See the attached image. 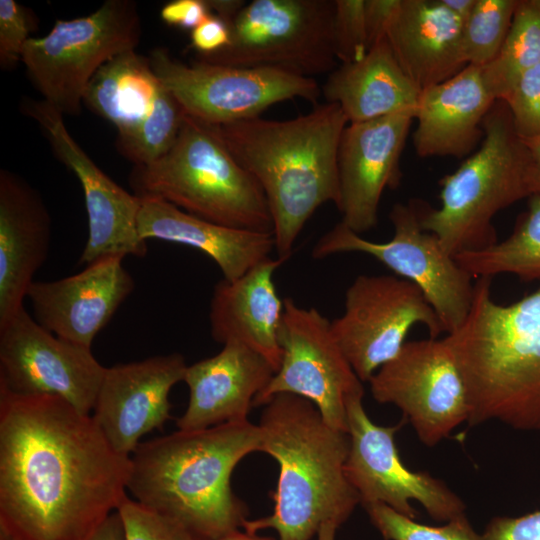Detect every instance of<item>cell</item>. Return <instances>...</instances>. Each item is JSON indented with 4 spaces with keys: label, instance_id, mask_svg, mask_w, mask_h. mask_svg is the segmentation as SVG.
Segmentation results:
<instances>
[{
    "label": "cell",
    "instance_id": "obj_1",
    "mask_svg": "<svg viewBox=\"0 0 540 540\" xmlns=\"http://www.w3.org/2000/svg\"><path fill=\"white\" fill-rule=\"evenodd\" d=\"M130 457L91 415L0 388V528L16 540H85L127 497Z\"/></svg>",
    "mask_w": 540,
    "mask_h": 540
},
{
    "label": "cell",
    "instance_id": "obj_2",
    "mask_svg": "<svg viewBox=\"0 0 540 540\" xmlns=\"http://www.w3.org/2000/svg\"><path fill=\"white\" fill-rule=\"evenodd\" d=\"M259 450V426L248 419L178 430L138 445L130 456L127 491L195 540H213L247 520L248 509L233 493L231 475L244 457Z\"/></svg>",
    "mask_w": 540,
    "mask_h": 540
},
{
    "label": "cell",
    "instance_id": "obj_3",
    "mask_svg": "<svg viewBox=\"0 0 540 540\" xmlns=\"http://www.w3.org/2000/svg\"><path fill=\"white\" fill-rule=\"evenodd\" d=\"M347 125L339 105L330 102L289 120L259 116L213 125L265 194L278 257H290L299 234L321 205H336L337 155Z\"/></svg>",
    "mask_w": 540,
    "mask_h": 540
},
{
    "label": "cell",
    "instance_id": "obj_4",
    "mask_svg": "<svg viewBox=\"0 0 540 540\" xmlns=\"http://www.w3.org/2000/svg\"><path fill=\"white\" fill-rule=\"evenodd\" d=\"M264 406L259 451L279 464L274 508L242 528L251 534L273 529L278 540H311L326 522L340 527L360 503L345 474L348 433L328 425L311 401L294 394H276Z\"/></svg>",
    "mask_w": 540,
    "mask_h": 540
},
{
    "label": "cell",
    "instance_id": "obj_5",
    "mask_svg": "<svg viewBox=\"0 0 540 540\" xmlns=\"http://www.w3.org/2000/svg\"><path fill=\"white\" fill-rule=\"evenodd\" d=\"M477 278L463 323L444 337L463 379L471 426L540 431V289L509 305Z\"/></svg>",
    "mask_w": 540,
    "mask_h": 540
},
{
    "label": "cell",
    "instance_id": "obj_6",
    "mask_svg": "<svg viewBox=\"0 0 540 540\" xmlns=\"http://www.w3.org/2000/svg\"><path fill=\"white\" fill-rule=\"evenodd\" d=\"M129 182L139 197L164 199L213 223L273 231L269 206L256 179L231 154L213 125L186 113L170 150L153 163L134 166Z\"/></svg>",
    "mask_w": 540,
    "mask_h": 540
},
{
    "label": "cell",
    "instance_id": "obj_7",
    "mask_svg": "<svg viewBox=\"0 0 540 540\" xmlns=\"http://www.w3.org/2000/svg\"><path fill=\"white\" fill-rule=\"evenodd\" d=\"M482 128L479 149L440 179L441 206L421 208L422 229L436 235L452 256L497 243L493 217L530 196L527 151L504 101L494 103Z\"/></svg>",
    "mask_w": 540,
    "mask_h": 540
},
{
    "label": "cell",
    "instance_id": "obj_8",
    "mask_svg": "<svg viewBox=\"0 0 540 540\" xmlns=\"http://www.w3.org/2000/svg\"><path fill=\"white\" fill-rule=\"evenodd\" d=\"M141 17L132 0H107L87 16L56 20L43 37H31L21 62L43 100L63 115L78 116L86 87L113 57L135 50Z\"/></svg>",
    "mask_w": 540,
    "mask_h": 540
},
{
    "label": "cell",
    "instance_id": "obj_9",
    "mask_svg": "<svg viewBox=\"0 0 540 540\" xmlns=\"http://www.w3.org/2000/svg\"><path fill=\"white\" fill-rule=\"evenodd\" d=\"M334 0H253L227 22L230 44L198 60L300 76L332 72Z\"/></svg>",
    "mask_w": 540,
    "mask_h": 540
},
{
    "label": "cell",
    "instance_id": "obj_10",
    "mask_svg": "<svg viewBox=\"0 0 540 540\" xmlns=\"http://www.w3.org/2000/svg\"><path fill=\"white\" fill-rule=\"evenodd\" d=\"M422 204L396 203L389 214L394 235L387 242L362 238L342 222L316 242V259L347 252L367 254L385 265L396 276L420 288L442 322L445 332L456 330L471 307L472 276L455 261L433 233L420 224Z\"/></svg>",
    "mask_w": 540,
    "mask_h": 540
},
{
    "label": "cell",
    "instance_id": "obj_11",
    "mask_svg": "<svg viewBox=\"0 0 540 540\" xmlns=\"http://www.w3.org/2000/svg\"><path fill=\"white\" fill-rule=\"evenodd\" d=\"M162 85L189 116L209 125H222L259 117L270 106L301 98L317 104L321 87L314 78L268 68L190 64L165 48L149 56Z\"/></svg>",
    "mask_w": 540,
    "mask_h": 540
},
{
    "label": "cell",
    "instance_id": "obj_12",
    "mask_svg": "<svg viewBox=\"0 0 540 540\" xmlns=\"http://www.w3.org/2000/svg\"><path fill=\"white\" fill-rule=\"evenodd\" d=\"M278 333L282 361L254 407L276 394H294L311 401L331 427L347 433L350 402L364 395L362 381L339 347L331 321L315 308L283 300Z\"/></svg>",
    "mask_w": 540,
    "mask_h": 540
},
{
    "label": "cell",
    "instance_id": "obj_13",
    "mask_svg": "<svg viewBox=\"0 0 540 540\" xmlns=\"http://www.w3.org/2000/svg\"><path fill=\"white\" fill-rule=\"evenodd\" d=\"M423 324L430 338L445 332L423 292L396 275H359L345 293V309L332 333L358 378L369 381L405 344L410 328Z\"/></svg>",
    "mask_w": 540,
    "mask_h": 540
},
{
    "label": "cell",
    "instance_id": "obj_14",
    "mask_svg": "<svg viewBox=\"0 0 540 540\" xmlns=\"http://www.w3.org/2000/svg\"><path fill=\"white\" fill-rule=\"evenodd\" d=\"M363 396L347 410L349 451L345 474L364 506L381 503L415 519L413 502L430 517L448 522L465 515V503L444 481L405 466L395 443L404 419L394 426L375 424L366 413Z\"/></svg>",
    "mask_w": 540,
    "mask_h": 540
},
{
    "label": "cell",
    "instance_id": "obj_15",
    "mask_svg": "<svg viewBox=\"0 0 540 540\" xmlns=\"http://www.w3.org/2000/svg\"><path fill=\"white\" fill-rule=\"evenodd\" d=\"M368 382L374 400L398 407L428 447L468 423L465 385L443 338L405 342Z\"/></svg>",
    "mask_w": 540,
    "mask_h": 540
},
{
    "label": "cell",
    "instance_id": "obj_16",
    "mask_svg": "<svg viewBox=\"0 0 540 540\" xmlns=\"http://www.w3.org/2000/svg\"><path fill=\"white\" fill-rule=\"evenodd\" d=\"M106 367L91 348L43 328L23 306L0 326V388L59 397L91 415Z\"/></svg>",
    "mask_w": 540,
    "mask_h": 540
},
{
    "label": "cell",
    "instance_id": "obj_17",
    "mask_svg": "<svg viewBox=\"0 0 540 540\" xmlns=\"http://www.w3.org/2000/svg\"><path fill=\"white\" fill-rule=\"evenodd\" d=\"M21 110L38 123L57 158L79 180L88 215V239L79 264L108 256L144 257L147 244L138 232L141 197L104 173L71 136L64 115L46 101L26 98Z\"/></svg>",
    "mask_w": 540,
    "mask_h": 540
},
{
    "label": "cell",
    "instance_id": "obj_18",
    "mask_svg": "<svg viewBox=\"0 0 540 540\" xmlns=\"http://www.w3.org/2000/svg\"><path fill=\"white\" fill-rule=\"evenodd\" d=\"M415 110L348 123L338 148L339 198L342 222L357 234L374 228L386 188L401 181L400 158Z\"/></svg>",
    "mask_w": 540,
    "mask_h": 540
},
{
    "label": "cell",
    "instance_id": "obj_19",
    "mask_svg": "<svg viewBox=\"0 0 540 540\" xmlns=\"http://www.w3.org/2000/svg\"><path fill=\"white\" fill-rule=\"evenodd\" d=\"M187 366L171 353L106 368L91 416L118 453L130 457L143 435L170 418L169 392Z\"/></svg>",
    "mask_w": 540,
    "mask_h": 540
},
{
    "label": "cell",
    "instance_id": "obj_20",
    "mask_svg": "<svg viewBox=\"0 0 540 540\" xmlns=\"http://www.w3.org/2000/svg\"><path fill=\"white\" fill-rule=\"evenodd\" d=\"M123 257L108 256L56 281H33L27 291L34 319L46 330L91 348L95 336L132 293Z\"/></svg>",
    "mask_w": 540,
    "mask_h": 540
},
{
    "label": "cell",
    "instance_id": "obj_21",
    "mask_svg": "<svg viewBox=\"0 0 540 540\" xmlns=\"http://www.w3.org/2000/svg\"><path fill=\"white\" fill-rule=\"evenodd\" d=\"M51 217L26 180L0 171V326L24 305L33 277L46 261Z\"/></svg>",
    "mask_w": 540,
    "mask_h": 540
},
{
    "label": "cell",
    "instance_id": "obj_22",
    "mask_svg": "<svg viewBox=\"0 0 540 540\" xmlns=\"http://www.w3.org/2000/svg\"><path fill=\"white\" fill-rule=\"evenodd\" d=\"M275 373L259 353L240 343L223 345L209 358L187 366L188 405L177 420L179 430L205 429L247 420L254 400Z\"/></svg>",
    "mask_w": 540,
    "mask_h": 540
},
{
    "label": "cell",
    "instance_id": "obj_23",
    "mask_svg": "<svg viewBox=\"0 0 540 540\" xmlns=\"http://www.w3.org/2000/svg\"><path fill=\"white\" fill-rule=\"evenodd\" d=\"M496 101L483 68L470 64L423 89L414 113L415 152L423 158L468 156L483 139V120Z\"/></svg>",
    "mask_w": 540,
    "mask_h": 540
},
{
    "label": "cell",
    "instance_id": "obj_24",
    "mask_svg": "<svg viewBox=\"0 0 540 540\" xmlns=\"http://www.w3.org/2000/svg\"><path fill=\"white\" fill-rule=\"evenodd\" d=\"M286 260L270 257L234 281L220 280L214 286L209 310L211 336L216 342L249 347L275 372L282 361L278 333L284 302L273 276Z\"/></svg>",
    "mask_w": 540,
    "mask_h": 540
},
{
    "label": "cell",
    "instance_id": "obj_25",
    "mask_svg": "<svg viewBox=\"0 0 540 540\" xmlns=\"http://www.w3.org/2000/svg\"><path fill=\"white\" fill-rule=\"evenodd\" d=\"M463 26L441 0H400L386 39L404 73L422 91L468 65Z\"/></svg>",
    "mask_w": 540,
    "mask_h": 540
},
{
    "label": "cell",
    "instance_id": "obj_26",
    "mask_svg": "<svg viewBox=\"0 0 540 540\" xmlns=\"http://www.w3.org/2000/svg\"><path fill=\"white\" fill-rule=\"evenodd\" d=\"M137 227L145 241L159 239L200 250L218 265L228 281L270 258L275 249L272 232L213 223L158 197H141Z\"/></svg>",
    "mask_w": 540,
    "mask_h": 540
},
{
    "label": "cell",
    "instance_id": "obj_27",
    "mask_svg": "<svg viewBox=\"0 0 540 540\" xmlns=\"http://www.w3.org/2000/svg\"><path fill=\"white\" fill-rule=\"evenodd\" d=\"M420 92L400 67L387 39L361 59L335 68L321 87L326 102L338 104L348 123L415 110Z\"/></svg>",
    "mask_w": 540,
    "mask_h": 540
},
{
    "label": "cell",
    "instance_id": "obj_28",
    "mask_svg": "<svg viewBox=\"0 0 540 540\" xmlns=\"http://www.w3.org/2000/svg\"><path fill=\"white\" fill-rule=\"evenodd\" d=\"M161 88L149 57L129 50L97 70L86 87L83 105L114 125L118 135L125 134L150 113Z\"/></svg>",
    "mask_w": 540,
    "mask_h": 540
},
{
    "label": "cell",
    "instance_id": "obj_29",
    "mask_svg": "<svg viewBox=\"0 0 540 540\" xmlns=\"http://www.w3.org/2000/svg\"><path fill=\"white\" fill-rule=\"evenodd\" d=\"M454 259L472 277L508 273L525 281H540V194L529 196L528 209L508 238L457 254Z\"/></svg>",
    "mask_w": 540,
    "mask_h": 540
},
{
    "label": "cell",
    "instance_id": "obj_30",
    "mask_svg": "<svg viewBox=\"0 0 540 540\" xmlns=\"http://www.w3.org/2000/svg\"><path fill=\"white\" fill-rule=\"evenodd\" d=\"M539 64L540 15L520 1L499 53L482 67L484 77L496 100H503L518 78Z\"/></svg>",
    "mask_w": 540,
    "mask_h": 540
},
{
    "label": "cell",
    "instance_id": "obj_31",
    "mask_svg": "<svg viewBox=\"0 0 540 540\" xmlns=\"http://www.w3.org/2000/svg\"><path fill=\"white\" fill-rule=\"evenodd\" d=\"M185 112L162 85L150 113L131 131L117 135L116 148L134 166L155 162L175 143Z\"/></svg>",
    "mask_w": 540,
    "mask_h": 540
},
{
    "label": "cell",
    "instance_id": "obj_32",
    "mask_svg": "<svg viewBox=\"0 0 540 540\" xmlns=\"http://www.w3.org/2000/svg\"><path fill=\"white\" fill-rule=\"evenodd\" d=\"M519 3L517 0H476L463 26V53L468 65L484 67L497 56Z\"/></svg>",
    "mask_w": 540,
    "mask_h": 540
},
{
    "label": "cell",
    "instance_id": "obj_33",
    "mask_svg": "<svg viewBox=\"0 0 540 540\" xmlns=\"http://www.w3.org/2000/svg\"><path fill=\"white\" fill-rule=\"evenodd\" d=\"M364 508L385 540H485L483 534L475 531L466 515L445 522L442 526H430L381 503Z\"/></svg>",
    "mask_w": 540,
    "mask_h": 540
},
{
    "label": "cell",
    "instance_id": "obj_34",
    "mask_svg": "<svg viewBox=\"0 0 540 540\" xmlns=\"http://www.w3.org/2000/svg\"><path fill=\"white\" fill-rule=\"evenodd\" d=\"M364 8L365 0H334L332 40L341 64L357 61L369 51Z\"/></svg>",
    "mask_w": 540,
    "mask_h": 540
},
{
    "label": "cell",
    "instance_id": "obj_35",
    "mask_svg": "<svg viewBox=\"0 0 540 540\" xmlns=\"http://www.w3.org/2000/svg\"><path fill=\"white\" fill-rule=\"evenodd\" d=\"M502 101L520 138L540 136V64L523 73Z\"/></svg>",
    "mask_w": 540,
    "mask_h": 540
},
{
    "label": "cell",
    "instance_id": "obj_36",
    "mask_svg": "<svg viewBox=\"0 0 540 540\" xmlns=\"http://www.w3.org/2000/svg\"><path fill=\"white\" fill-rule=\"evenodd\" d=\"M126 540H195L180 524L142 506L128 496L118 510Z\"/></svg>",
    "mask_w": 540,
    "mask_h": 540
},
{
    "label": "cell",
    "instance_id": "obj_37",
    "mask_svg": "<svg viewBox=\"0 0 540 540\" xmlns=\"http://www.w3.org/2000/svg\"><path fill=\"white\" fill-rule=\"evenodd\" d=\"M35 29L28 9L15 0H0V66L14 69L21 61L24 47Z\"/></svg>",
    "mask_w": 540,
    "mask_h": 540
},
{
    "label": "cell",
    "instance_id": "obj_38",
    "mask_svg": "<svg viewBox=\"0 0 540 540\" xmlns=\"http://www.w3.org/2000/svg\"><path fill=\"white\" fill-rule=\"evenodd\" d=\"M483 536L485 540H540V509L517 517H495Z\"/></svg>",
    "mask_w": 540,
    "mask_h": 540
},
{
    "label": "cell",
    "instance_id": "obj_39",
    "mask_svg": "<svg viewBox=\"0 0 540 540\" xmlns=\"http://www.w3.org/2000/svg\"><path fill=\"white\" fill-rule=\"evenodd\" d=\"M190 39L191 47L197 55H212L230 44V28L224 20L211 13L191 31Z\"/></svg>",
    "mask_w": 540,
    "mask_h": 540
},
{
    "label": "cell",
    "instance_id": "obj_40",
    "mask_svg": "<svg viewBox=\"0 0 540 540\" xmlns=\"http://www.w3.org/2000/svg\"><path fill=\"white\" fill-rule=\"evenodd\" d=\"M210 14L206 0H173L163 5L160 10L164 23L191 31Z\"/></svg>",
    "mask_w": 540,
    "mask_h": 540
},
{
    "label": "cell",
    "instance_id": "obj_41",
    "mask_svg": "<svg viewBox=\"0 0 540 540\" xmlns=\"http://www.w3.org/2000/svg\"><path fill=\"white\" fill-rule=\"evenodd\" d=\"M400 5V0H365V23L369 50L386 39L388 28Z\"/></svg>",
    "mask_w": 540,
    "mask_h": 540
},
{
    "label": "cell",
    "instance_id": "obj_42",
    "mask_svg": "<svg viewBox=\"0 0 540 540\" xmlns=\"http://www.w3.org/2000/svg\"><path fill=\"white\" fill-rule=\"evenodd\" d=\"M521 140L528 156L527 184L530 196L540 194V136Z\"/></svg>",
    "mask_w": 540,
    "mask_h": 540
},
{
    "label": "cell",
    "instance_id": "obj_43",
    "mask_svg": "<svg viewBox=\"0 0 540 540\" xmlns=\"http://www.w3.org/2000/svg\"><path fill=\"white\" fill-rule=\"evenodd\" d=\"M85 540H126L125 528L119 512H113L100 527Z\"/></svg>",
    "mask_w": 540,
    "mask_h": 540
},
{
    "label": "cell",
    "instance_id": "obj_44",
    "mask_svg": "<svg viewBox=\"0 0 540 540\" xmlns=\"http://www.w3.org/2000/svg\"><path fill=\"white\" fill-rule=\"evenodd\" d=\"M210 11H214L215 15L229 22L246 4L243 0H206Z\"/></svg>",
    "mask_w": 540,
    "mask_h": 540
},
{
    "label": "cell",
    "instance_id": "obj_45",
    "mask_svg": "<svg viewBox=\"0 0 540 540\" xmlns=\"http://www.w3.org/2000/svg\"><path fill=\"white\" fill-rule=\"evenodd\" d=\"M442 4L456 17H458L463 24L470 17L476 0H441Z\"/></svg>",
    "mask_w": 540,
    "mask_h": 540
},
{
    "label": "cell",
    "instance_id": "obj_46",
    "mask_svg": "<svg viewBox=\"0 0 540 540\" xmlns=\"http://www.w3.org/2000/svg\"><path fill=\"white\" fill-rule=\"evenodd\" d=\"M213 540H276V539L272 537H261V536H258L257 534H251L246 531L242 532L238 529Z\"/></svg>",
    "mask_w": 540,
    "mask_h": 540
},
{
    "label": "cell",
    "instance_id": "obj_47",
    "mask_svg": "<svg viewBox=\"0 0 540 540\" xmlns=\"http://www.w3.org/2000/svg\"><path fill=\"white\" fill-rule=\"evenodd\" d=\"M338 528L339 526L334 522L324 523L317 533V540H335V535Z\"/></svg>",
    "mask_w": 540,
    "mask_h": 540
},
{
    "label": "cell",
    "instance_id": "obj_48",
    "mask_svg": "<svg viewBox=\"0 0 540 540\" xmlns=\"http://www.w3.org/2000/svg\"><path fill=\"white\" fill-rule=\"evenodd\" d=\"M0 540H16L8 532L0 528Z\"/></svg>",
    "mask_w": 540,
    "mask_h": 540
},
{
    "label": "cell",
    "instance_id": "obj_49",
    "mask_svg": "<svg viewBox=\"0 0 540 540\" xmlns=\"http://www.w3.org/2000/svg\"><path fill=\"white\" fill-rule=\"evenodd\" d=\"M528 3L539 13L540 15V0H528Z\"/></svg>",
    "mask_w": 540,
    "mask_h": 540
}]
</instances>
